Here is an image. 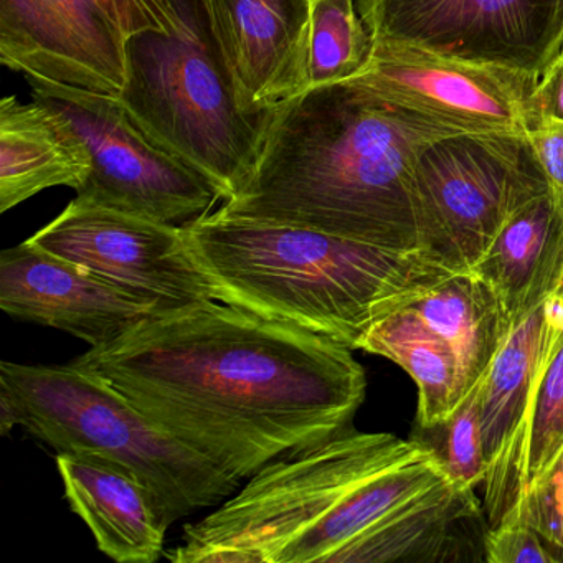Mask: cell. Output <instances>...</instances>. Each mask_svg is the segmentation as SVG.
<instances>
[{
    "label": "cell",
    "instance_id": "6da1fadb",
    "mask_svg": "<svg viewBox=\"0 0 563 563\" xmlns=\"http://www.w3.org/2000/svg\"><path fill=\"white\" fill-rule=\"evenodd\" d=\"M351 351L207 299L147 316L74 364L242 483L351 431L367 390Z\"/></svg>",
    "mask_w": 563,
    "mask_h": 563
},
{
    "label": "cell",
    "instance_id": "7a4b0ae2",
    "mask_svg": "<svg viewBox=\"0 0 563 563\" xmlns=\"http://www.w3.org/2000/svg\"><path fill=\"white\" fill-rule=\"evenodd\" d=\"M451 134L352 81L311 88L266 113L258 161L217 212L424 249L415 169Z\"/></svg>",
    "mask_w": 563,
    "mask_h": 563
},
{
    "label": "cell",
    "instance_id": "3957f363",
    "mask_svg": "<svg viewBox=\"0 0 563 563\" xmlns=\"http://www.w3.org/2000/svg\"><path fill=\"white\" fill-rule=\"evenodd\" d=\"M183 229L213 299L352 351L375 322L460 272L427 249H382L217 210Z\"/></svg>",
    "mask_w": 563,
    "mask_h": 563
},
{
    "label": "cell",
    "instance_id": "277c9868",
    "mask_svg": "<svg viewBox=\"0 0 563 563\" xmlns=\"http://www.w3.org/2000/svg\"><path fill=\"white\" fill-rule=\"evenodd\" d=\"M421 450L390 433L345 431L273 461L223 506L183 530L174 563H329L349 496Z\"/></svg>",
    "mask_w": 563,
    "mask_h": 563
},
{
    "label": "cell",
    "instance_id": "5b68a950",
    "mask_svg": "<svg viewBox=\"0 0 563 563\" xmlns=\"http://www.w3.org/2000/svg\"><path fill=\"white\" fill-rule=\"evenodd\" d=\"M0 394L18 421L57 454H90L130 471L167 527L239 489L216 463L170 437L100 375L65 365L0 364Z\"/></svg>",
    "mask_w": 563,
    "mask_h": 563
},
{
    "label": "cell",
    "instance_id": "8992f818",
    "mask_svg": "<svg viewBox=\"0 0 563 563\" xmlns=\"http://www.w3.org/2000/svg\"><path fill=\"white\" fill-rule=\"evenodd\" d=\"M121 104L153 143L206 177L222 202L249 180L266 113H246L217 57L202 15H186L174 35L131 38Z\"/></svg>",
    "mask_w": 563,
    "mask_h": 563
},
{
    "label": "cell",
    "instance_id": "52a82bcc",
    "mask_svg": "<svg viewBox=\"0 0 563 563\" xmlns=\"http://www.w3.org/2000/svg\"><path fill=\"white\" fill-rule=\"evenodd\" d=\"M424 249L473 269L523 200L547 189L527 136L451 134L424 147L415 169Z\"/></svg>",
    "mask_w": 563,
    "mask_h": 563
},
{
    "label": "cell",
    "instance_id": "ba28073f",
    "mask_svg": "<svg viewBox=\"0 0 563 563\" xmlns=\"http://www.w3.org/2000/svg\"><path fill=\"white\" fill-rule=\"evenodd\" d=\"M34 100L60 114L87 146L91 173L78 199L186 225L212 212L219 190L141 133L120 98L29 80Z\"/></svg>",
    "mask_w": 563,
    "mask_h": 563
},
{
    "label": "cell",
    "instance_id": "9c48e42d",
    "mask_svg": "<svg viewBox=\"0 0 563 563\" xmlns=\"http://www.w3.org/2000/svg\"><path fill=\"white\" fill-rule=\"evenodd\" d=\"M147 306L153 314L213 299L183 225L81 199L29 239Z\"/></svg>",
    "mask_w": 563,
    "mask_h": 563
},
{
    "label": "cell",
    "instance_id": "30bf717a",
    "mask_svg": "<svg viewBox=\"0 0 563 563\" xmlns=\"http://www.w3.org/2000/svg\"><path fill=\"white\" fill-rule=\"evenodd\" d=\"M374 42L539 78L563 48V0H357Z\"/></svg>",
    "mask_w": 563,
    "mask_h": 563
},
{
    "label": "cell",
    "instance_id": "8fae6325",
    "mask_svg": "<svg viewBox=\"0 0 563 563\" xmlns=\"http://www.w3.org/2000/svg\"><path fill=\"white\" fill-rule=\"evenodd\" d=\"M537 80L415 45L374 42L367 68L349 81L457 134L526 137L536 128Z\"/></svg>",
    "mask_w": 563,
    "mask_h": 563
},
{
    "label": "cell",
    "instance_id": "7c38bea8",
    "mask_svg": "<svg viewBox=\"0 0 563 563\" xmlns=\"http://www.w3.org/2000/svg\"><path fill=\"white\" fill-rule=\"evenodd\" d=\"M128 45L97 0H0V62L27 80L118 98Z\"/></svg>",
    "mask_w": 563,
    "mask_h": 563
},
{
    "label": "cell",
    "instance_id": "4fadbf2b",
    "mask_svg": "<svg viewBox=\"0 0 563 563\" xmlns=\"http://www.w3.org/2000/svg\"><path fill=\"white\" fill-rule=\"evenodd\" d=\"M236 100L262 114L306 91L309 0H199Z\"/></svg>",
    "mask_w": 563,
    "mask_h": 563
},
{
    "label": "cell",
    "instance_id": "5bb4252c",
    "mask_svg": "<svg viewBox=\"0 0 563 563\" xmlns=\"http://www.w3.org/2000/svg\"><path fill=\"white\" fill-rule=\"evenodd\" d=\"M0 309L19 321L68 332L91 347L121 338L153 314L147 306L29 240L0 255Z\"/></svg>",
    "mask_w": 563,
    "mask_h": 563
},
{
    "label": "cell",
    "instance_id": "9a60e30c",
    "mask_svg": "<svg viewBox=\"0 0 563 563\" xmlns=\"http://www.w3.org/2000/svg\"><path fill=\"white\" fill-rule=\"evenodd\" d=\"M65 497L97 540L120 563H154L169 527L159 504L136 476L103 457L57 454Z\"/></svg>",
    "mask_w": 563,
    "mask_h": 563
},
{
    "label": "cell",
    "instance_id": "2e32d148",
    "mask_svg": "<svg viewBox=\"0 0 563 563\" xmlns=\"http://www.w3.org/2000/svg\"><path fill=\"white\" fill-rule=\"evenodd\" d=\"M474 489L440 481L351 543L339 563L460 562L467 532H487Z\"/></svg>",
    "mask_w": 563,
    "mask_h": 563
},
{
    "label": "cell",
    "instance_id": "e0dca14e",
    "mask_svg": "<svg viewBox=\"0 0 563 563\" xmlns=\"http://www.w3.org/2000/svg\"><path fill=\"white\" fill-rule=\"evenodd\" d=\"M91 157L77 131L38 101L0 103V212L5 213L52 187L80 190Z\"/></svg>",
    "mask_w": 563,
    "mask_h": 563
},
{
    "label": "cell",
    "instance_id": "ac0fdd59",
    "mask_svg": "<svg viewBox=\"0 0 563 563\" xmlns=\"http://www.w3.org/2000/svg\"><path fill=\"white\" fill-rule=\"evenodd\" d=\"M563 342V296L553 289L517 319L481 385L487 467L507 446Z\"/></svg>",
    "mask_w": 563,
    "mask_h": 563
},
{
    "label": "cell",
    "instance_id": "d6986e66",
    "mask_svg": "<svg viewBox=\"0 0 563 563\" xmlns=\"http://www.w3.org/2000/svg\"><path fill=\"white\" fill-rule=\"evenodd\" d=\"M563 265V203L540 190L509 213L474 266L499 292L514 322L559 288Z\"/></svg>",
    "mask_w": 563,
    "mask_h": 563
},
{
    "label": "cell",
    "instance_id": "ffe728a7",
    "mask_svg": "<svg viewBox=\"0 0 563 563\" xmlns=\"http://www.w3.org/2000/svg\"><path fill=\"white\" fill-rule=\"evenodd\" d=\"M563 448V342L533 391L507 446L490 461L484 479L487 527L514 519L529 487Z\"/></svg>",
    "mask_w": 563,
    "mask_h": 563
},
{
    "label": "cell",
    "instance_id": "44dd1931",
    "mask_svg": "<svg viewBox=\"0 0 563 563\" xmlns=\"http://www.w3.org/2000/svg\"><path fill=\"white\" fill-rule=\"evenodd\" d=\"M407 308L450 342L466 391L489 371L516 324L497 289L474 269L451 273Z\"/></svg>",
    "mask_w": 563,
    "mask_h": 563
},
{
    "label": "cell",
    "instance_id": "7402d4cb",
    "mask_svg": "<svg viewBox=\"0 0 563 563\" xmlns=\"http://www.w3.org/2000/svg\"><path fill=\"white\" fill-rule=\"evenodd\" d=\"M357 349L388 358L413 378L418 387L417 427L438 423L466 397L456 352L411 308L375 322Z\"/></svg>",
    "mask_w": 563,
    "mask_h": 563
},
{
    "label": "cell",
    "instance_id": "603a6c76",
    "mask_svg": "<svg viewBox=\"0 0 563 563\" xmlns=\"http://www.w3.org/2000/svg\"><path fill=\"white\" fill-rule=\"evenodd\" d=\"M374 38L357 0H309L306 91L344 84L367 68Z\"/></svg>",
    "mask_w": 563,
    "mask_h": 563
},
{
    "label": "cell",
    "instance_id": "cb8c5ba5",
    "mask_svg": "<svg viewBox=\"0 0 563 563\" xmlns=\"http://www.w3.org/2000/svg\"><path fill=\"white\" fill-rule=\"evenodd\" d=\"M483 378L446 418L415 428L410 438L438 461L451 483L474 490L484 484L487 474L479 404Z\"/></svg>",
    "mask_w": 563,
    "mask_h": 563
},
{
    "label": "cell",
    "instance_id": "d4e9b609",
    "mask_svg": "<svg viewBox=\"0 0 563 563\" xmlns=\"http://www.w3.org/2000/svg\"><path fill=\"white\" fill-rule=\"evenodd\" d=\"M526 520L563 562V448L549 470L529 487L514 519ZM507 522V520H506Z\"/></svg>",
    "mask_w": 563,
    "mask_h": 563
},
{
    "label": "cell",
    "instance_id": "484cf974",
    "mask_svg": "<svg viewBox=\"0 0 563 563\" xmlns=\"http://www.w3.org/2000/svg\"><path fill=\"white\" fill-rule=\"evenodd\" d=\"M118 31L131 41L141 34L174 35L183 31L186 15L177 0H97Z\"/></svg>",
    "mask_w": 563,
    "mask_h": 563
},
{
    "label": "cell",
    "instance_id": "4316f807",
    "mask_svg": "<svg viewBox=\"0 0 563 563\" xmlns=\"http://www.w3.org/2000/svg\"><path fill=\"white\" fill-rule=\"evenodd\" d=\"M484 560L489 563H559L549 543L526 520H507L484 536Z\"/></svg>",
    "mask_w": 563,
    "mask_h": 563
},
{
    "label": "cell",
    "instance_id": "83f0119b",
    "mask_svg": "<svg viewBox=\"0 0 563 563\" xmlns=\"http://www.w3.org/2000/svg\"><path fill=\"white\" fill-rule=\"evenodd\" d=\"M527 141L547 186L563 203V124H539L527 134Z\"/></svg>",
    "mask_w": 563,
    "mask_h": 563
},
{
    "label": "cell",
    "instance_id": "f1b7e54d",
    "mask_svg": "<svg viewBox=\"0 0 563 563\" xmlns=\"http://www.w3.org/2000/svg\"><path fill=\"white\" fill-rule=\"evenodd\" d=\"M532 104L536 126L543 123L563 124V52L537 80Z\"/></svg>",
    "mask_w": 563,
    "mask_h": 563
},
{
    "label": "cell",
    "instance_id": "f546056e",
    "mask_svg": "<svg viewBox=\"0 0 563 563\" xmlns=\"http://www.w3.org/2000/svg\"><path fill=\"white\" fill-rule=\"evenodd\" d=\"M559 289L560 292H562L563 296V265H562V273H560V283H559Z\"/></svg>",
    "mask_w": 563,
    "mask_h": 563
},
{
    "label": "cell",
    "instance_id": "4dcf8cb0",
    "mask_svg": "<svg viewBox=\"0 0 563 563\" xmlns=\"http://www.w3.org/2000/svg\"><path fill=\"white\" fill-rule=\"evenodd\" d=\"M562 52H563V48H562Z\"/></svg>",
    "mask_w": 563,
    "mask_h": 563
}]
</instances>
